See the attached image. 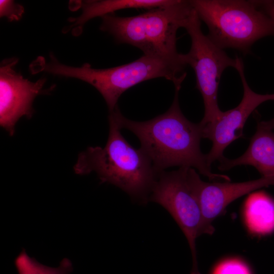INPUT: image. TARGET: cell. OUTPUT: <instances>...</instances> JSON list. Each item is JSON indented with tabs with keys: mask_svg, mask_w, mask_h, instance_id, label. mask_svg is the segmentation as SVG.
I'll return each instance as SVG.
<instances>
[{
	"mask_svg": "<svg viewBox=\"0 0 274 274\" xmlns=\"http://www.w3.org/2000/svg\"><path fill=\"white\" fill-rule=\"evenodd\" d=\"M179 91H175L173 102L164 113L145 121H135L125 117L118 106L109 112L120 129L134 134L141 148L151 160L159 174L168 167H191L211 180L230 181L226 175L211 170L207 155L201 151L204 125L194 123L183 115L180 108Z\"/></svg>",
	"mask_w": 274,
	"mask_h": 274,
	"instance_id": "6da1fadb",
	"label": "cell"
},
{
	"mask_svg": "<svg viewBox=\"0 0 274 274\" xmlns=\"http://www.w3.org/2000/svg\"><path fill=\"white\" fill-rule=\"evenodd\" d=\"M108 120L105 146L90 147L80 153L74 170L81 175L95 172L102 182L116 186L133 201L145 204L158 174L142 149L133 147L123 137L111 114Z\"/></svg>",
	"mask_w": 274,
	"mask_h": 274,
	"instance_id": "7a4b0ae2",
	"label": "cell"
},
{
	"mask_svg": "<svg viewBox=\"0 0 274 274\" xmlns=\"http://www.w3.org/2000/svg\"><path fill=\"white\" fill-rule=\"evenodd\" d=\"M192 10L189 1L174 0L169 5L136 16L105 15L99 28L117 43L135 47L144 55L187 66L183 54L177 50V33L184 27Z\"/></svg>",
	"mask_w": 274,
	"mask_h": 274,
	"instance_id": "3957f363",
	"label": "cell"
},
{
	"mask_svg": "<svg viewBox=\"0 0 274 274\" xmlns=\"http://www.w3.org/2000/svg\"><path fill=\"white\" fill-rule=\"evenodd\" d=\"M44 63L43 70L49 73L75 78L95 88L104 97L109 112L118 106L123 93L144 81L164 78L172 81L175 91H179L186 77V65L143 55L132 62L108 68L97 69L86 63L80 67L68 66L59 62L53 54Z\"/></svg>",
	"mask_w": 274,
	"mask_h": 274,
	"instance_id": "277c9868",
	"label": "cell"
},
{
	"mask_svg": "<svg viewBox=\"0 0 274 274\" xmlns=\"http://www.w3.org/2000/svg\"><path fill=\"white\" fill-rule=\"evenodd\" d=\"M193 9L208 26V36L219 48L246 55L258 40L274 36V21L256 1L191 0Z\"/></svg>",
	"mask_w": 274,
	"mask_h": 274,
	"instance_id": "5b68a950",
	"label": "cell"
},
{
	"mask_svg": "<svg viewBox=\"0 0 274 274\" xmlns=\"http://www.w3.org/2000/svg\"><path fill=\"white\" fill-rule=\"evenodd\" d=\"M183 28L191 42L189 51L183 54L184 59L195 74L196 87L201 94L204 106V114L200 123L204 125L216 120L223 113L218 102L219 81L226 68L236 69L237 59L229 57L203 33L201 20L193 9Z\"/></svg>",
	"mask_w": 274,
	"mask_h": 274,
	"instance_id": "8992f818",
	"label": "cell"
},
{
	"mask_svg": "<svg viewBox=\"0 0 274 274\" xmlns=\"http://www.w3.org/2000/svg\"><path fill=\"white\" fill-rule=\"evenodd\" d=\"M188 168L159 173L149 201L162 206L175 220L190 249L192 258L190 274H201L198 267L196 239L203 234L202 218L198 200L188 181Z\"/></svg>",
	"mask_w": 274,
	"mask_h": 274,
	"instance_id": "52a82bcc",
	"label": "cell"
},
{
	"mask_svg": "<svg viewBox=\"0 0 274 274\" xmlns=\"http://www.w3.org/2000/svg\"><path fill=\"white\" fill-rule=\"evenodd\" d=\"M237 70L243 87V95L240 103L235 108L223 112L216 120L204 125L203 138L212 142L210 151L206 154L209 164L224 158L223 152L227 147L242 137L247 119L262 103L274 100V93L261 94L255 92L249 86L245 74L244 64L241 57L236 56Z\"/></svg>",
	"mask_w": 274,
	"mask_h": 274,
	"instance_id": "ba28073f",
	"label": "cell"
},
{
	"mask_svg": "<svg viewBox=\"0 0 274 274\" xmlns=\"http://www.w3.org/2000/svg\"><path fill=\"white\" fill-rule=\"evenodd\" d=\"M187 179L195 194L202 218V234H212L215 231L212 223L226 207L234 200L258 189L274 186V178L243 182H206L194 168H187Z\"/></svg>",
	"mask_w": 274,
	"mask_h": 274,
	"instance_id": "9c48e42d",
	"label": "cell"
},
{
	"mask_svg": "<svg viewBox=\"0 0 274 274\" xmlns=\"http://www.w3.org/2000/svg\"><path fill=\"white\" fill-rule=\"evenodd\" d=\"M16 58L4 60L0 67V124L10 135L22 117L30 118L33 113L32 104L42 93L46 79L32 82L14 70Z\"/></svg>",
	"mask_w": 274,
	"mask_h": 274,
	"instance_id": "30bf717a",
	"label": "cell"
},
{
	"mask_svg": "<svg viewBox=\"0 0 274 274\" xmlns=\"http://www.w3.org/2000/svg\"><path fill=\"white\" fill-rule=\"evenodd\" d=\"M218 168L226 170L238 165L254 166L264 177L274 178V130L257 125L247 150L235 159L224 157Z\"/></svg>",
	"mask_w": 274,
	"mask_h": 274,
	"instance_id": "8fae6325",
	"label": "cell"
},
{
	"mask_svg": "<svg viewBox=\"0 0 274 274\" xmlns=\"http://www.w3.org/2000/svg\"><path fill=\"white\" fill-rule=\"evenodd\" d=\"M174 0H102L85 1L81 3V15L71 18L73 23L71 27L82 26L89 20L111 14L115 11L126 9H145L150 10L164 7L172 4Z\"/></svg>",
	"mask_w": 274,
	"mask_h": 274,
	"instance_id": "7c38bea8",
	"label": "cell"
},
{
	"mask_svg": "<svg viewBox=\"0 0 274 274\" xmlns=\"http://www.w3.org/2000/svg\"><path fill=\"white\" fill-rule=\"evenodd\" d=\"M245 221L249 230L257 234L274 231V200L262 191L252 193L244 207Z\"/></svg>",
	"mask_w": 274,
	"mask_h": 274,
	"instance_id": "4fadbf2b",
	"label": "cell"
},
{
	"mask_svg": "<svg viewBox=\"0 0 274 274\" xmlns=\"http://www.w3.org/2000/svg\"><path fill=\"white\" fill-rule=\"evenodd\" d=\"M14 263L18 274H70L73 270V264L67 258H63L58 266L49 267L29 257L24 249L16 258Z\"/></svg>",
	"mask_w": 274,
	"mask_h": 274,
	"instance_id": "5bb4252c",
	"label": "cell"
},
{
	"mask_svg": "<svg viewBox=\"0 0 274 274\" xmlns=\"http://www.w3.org/2000/svg\"><path fill=\"white\" fill-rule=\"evenodd\" d=\"M213 274H251L247 265L236 259L225 260L219 264Z\"/></svg>",
	"mask_w": 274,
	"mask_h": 274,
	"instance_id": "9a60e30c",
	"label": "cell"
},
{
	"mask_svg": "<svg viewBox=\"0 0 274 274\" xmlns=\"http://www.w3.org/2000/svg\"><path fill=\"white\" fill-rule=\"evenodd\" d=\"M24 13V8L21 5L13 1H0L1 17H6L9 21L19 20Z\"/></svg>",
	"mask_w": 274,
	"mask_h": 274,
	"instance_id": "2e32d148",
	"label": "cell"
},
{
	"mask_svg": "<svg viewBox=\"0 0 274 274\" xmlns=\"http://www.w3.org/2000/svg\"><path fill=\"white\" fill-rule=\"evenodd\" d=\"M258 7L274 21V1H256Z\"/></svg>",
	"mask_w": 274,
	"mask_h": 274,
	"instance_id": "e0dca14e",
	"label": "cell"
},
{
	"mask_svg": "<svg viewBox=\"0 0 274 274\" xmlns=\"http://www.w3.org/2000/svg\"><path fill=\"white\" fill-rule=\"evenodd\" d=\"M257 125L262 127L274 130V118L268 121H259Z\"/></svg>",
	"mask_w": 274,
	"mask_h": 274,
	"instance_id": "ac0fdd59",
	"label": "cell"
}]
</instances>
